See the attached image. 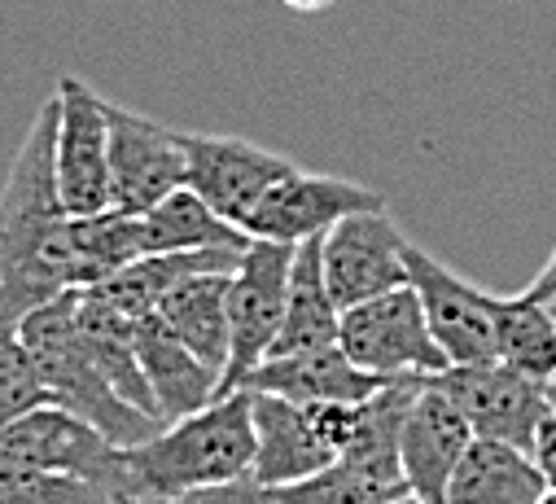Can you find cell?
Masks as SVG:
<instances>
[{
    "label": "cell",
    "mask_w": 556,
    "mask_h": 504,
    "mask_svg": "<svg viewBox=\"0 0 556 504\" xmlns=\"http://www.w3.org/2000/svg\"><path fill=\"white\" fill-rule=\"evenodd\" d=\"M407 281H412L416 294H421L430 329L443 342L452 364L500 360V338H495V303H500V294H486V290L469 286L447 264L426 255L421 245H407Z\"/></svg>",
    "instance_id": "cell-11"
},
{
    "label": "cell",
    "mask_w": 556,
    "mask_h": 504,
    "mask_svg": "<svg viewBox=\"0 0 556 504\" xmlns=\"http://www.w3.org/2000/svg\"><path fill=\"white\" fill-rule=\"evenodd\" d=\"M338 346L359 368L390 377V382L394 377H439L443 368H452L412 281L346 307L342 329H338Z\"/></svg>",
    "instance_id": "cell-6"
},
{
    "label": "cell",
    "mask_w": 556,
    "mask_h": 504,
    "mask_svg": "<svg viewBox=\"0 0 556 504\" xmlns=\"http://www.w3.org/2000/svg\"><path fill=\"white\" fill-rule=\"evenodd\" d=\"M473 439L478 434L460 413V404L443 391L439 377H426L421 391L412 395L399 430V461L412 495H421L426 504H447L452 474Z\"/></svg>",
    "instance_id": "cell-13"
},
{
    "label": "cell",
    "mask_w": 556,
    "mask_h": 504,
    "mask_svg": "<svg viewBox=\"0 0 556 504\" xmlns=\"http://www.w3.org/2000/svg\"><path fill=\"white\" fill-rule=\"evenodd\" d=\"M530 456L539 461L547 487L556 491V408L543 413V421H539V430H534V448H530Z\"/></svg>",
    "instance_id": "cell-27"
},
{
    "label": "cell",
    "mask_w": 556,
    "mask_h": 504,
    "mask_svg": "<svg viewBox=\"0 0 556 504\" xmlns=\"http://www.w3.org/2000/svg\"><path fill=\"white\" fill-rule=\"evenodd\" d=\"M71 211L58 189V92L40 101L5 189H0V307L14 320L66 294L58 281V237Z\"/></svg>",
    "instance_id": "cell-1"
},
{
    "label": "cell",
    "mask_w": 556,
    "mask_h": 504,
    "mask_svg": "<svg viewBox=\"0 0 556 504\" xmlns=\"http://www.w3.org/2000/svg\"><path fill=\"white\" fill-rule=\"evenodd\" d=\"M364 404H299L286 395L250 391L254 417V478L267 487H290L333 465L355 430Z\"/></svg>",
    "instance_id": "cell-4"
},
{
    "label": "cell",
    "mask_w": 556,
    "mask_h": 504,
    "mask_svg": "<svg viewBox=\"0 0 556 504\" xmlns=\"http://www.w3.org/2000/svg\"><path fill=\"white\" fill-rule=\"evenodd\" d=\"M526 294L530 299H539L547 312H552V320H556V277H547V273H539L530 286H526Z\"/></svg>",
    "instance_id": "cell-28"
},
{
    "label": "cell",
    "mask_w": 556,
    "mask_h": 504,
    "mask_svg": "<svg viewBox=\"0 0 556 504\" xmlns=\"http://www.w3.org/2000/svg\"><path fill=\"white\" fill-rule=\"evenodd\" d=\"M390 504H426V500H421V495H412V491H407V495H399V500H390Z\"/></svg>",
    "instance_id": "cell-31"
},
{
    "label": "cell",
    "mask_w": 556,
    "mask_h": 504,
    "mask_svg": "<svg viewBox=\"0 0 556 504\" xmlns=\"http://www.w3.org/2000/svg\"><path fill=\"white\" fill-rule=\"evenodd\" d=\"M110 114V180L114 206L127 215H146L163 198L189 185V146L185 133L105 101Z\"/></svg>",
    "instance_id": "cell-9"
},
{
    "label": "cell",
    "mask_w": 556,
    "mask_h": 504,
    "mask_svg": "<svg viewBox=\"0 0 556 504\" xmlns=\"http://www.w3.org/2000/svg\"><path fill=\"white\" fill-rule=\"evenodd\" d=\"M539 504H556V491H547V495H543V500H539Z\"/></svg>",
    "instance_id": "cell-33"
},
{
    "label": "cell",
    "mask_w": 556,
    "mask_h": 504,
    "mask_svg": "<svg viewBox=\"0 0 556 504\" xmlns=\"http://www.w3.org/2000/svg\"><path fill=\"white\" fill-rule=\"evenodd\" d=\"M0 504H136L110 482L0 461Z\"/></svg>",
    "instance_id": "cell-24"
},
{
    "label": "cell",
    "mask_w": 556,
    "mask_h": 504,
    "mask_svg": "<svg viewBox=\"0 0 556 504\" xmlns=\"http://www.w3.org/2000/svg\"><path fill=\"white\" fill-rule=\"evenodd\" d=\"M18 333H23V346L31 355V368L40 377L49 404H62L75 417L92 421L118 448H136V443H146L163 430V421H154L150 413L127 404L110 387L101 364L92 360V351L84 342V329H79L75 290H66V294L40 303L36 312H27L18 320Z\"/></svg>",
    "instance_id": "cell-3"
},
{
    "label": "cell",
    "mask_w": 556,
    "mask_h": 504,
    "mask_svg": "<svg viewBox=\"0 0 556 504\" xmlns=\"http://www.w3.org/2000/svg\"><path fill=\"white\" fill-rule=\"evenodd\" d=\"M407 237L386 215V206L355 211L338 219L320 237V264L333 303L346 312L364 299H377L386 290L407 286Z\"/></svg>",
    "instance_id": "cell-10"
},
{
    "label": "cell",
    "mask_w": 556,
    "mask_h": 504,
    "mask_svg": "<svg viewBox=\"0 0 556 504\" xmlns=\"http://www.w3.org/2000/svg\"><path fill=\"white\" fill-rule=\"evenodd\" d=\"M228 286L232 273H198L163 294L159 316L224 377L228 364Z\"/></svg>",
    "instance_id": "cell-21"
},
{
    "label": "cell",
    "mask_w": 556,
    "mask_h": 504,
    "mask_svg": "<svg viewBox=\"0 0 556 504\" xmlns=\"http://www.w3.org/2000/svg\"><path fill=\"white\" fill-rule=\"evenodd\" d=\"M543 273H547V277H556V250H552V260L543 264Z\"/></svg>",
    "instance_id": "cell-32"
},
{
    "label": "cell",
    "mask_w": 556,
    "mask_h": 504,
    "mask_svg": "<svg viewBox=\"0 0 556 504\" xmlns=\"http://www.w3.org/2000/svg\"><path fill=\"white\" fill-rule=\"evenodd\" d=\"M290 10H303V14H316V10H329L333 0H286Z\"/></svg>",
    "instance_id": "cell-29"
},
{
    "label": "cell",
    "mask_w": 556,
    "mask_h": 504,
    "mask_svg": "<svg viewBox=\"0 0 556 504\" xmlns=\"http://www.w3.org/2000/svg\"><path fill=\"white\" fill-rule=\"evenodd\" d=\"M386 206L381 193L342 180V176H307V172H290L286 180H276L263 202L254 206V215L245 219L250 237H267V241H286L299 245L307 237H325L338 219L355 215V211H372Z\"/></svg>",
    "instance_id": "cell-14"
},
{
    "label": "cell",
    "mask_w": 556,
    "mask_h": 504,
    "mask_svg": "<svg viewBox=\"0 0 556 504\" xmlns=\"http://www.w3.org/2000/svg\"><path fill=\"white\" fill-rule=\"evenodd\" d=\"M58 189L71 215L114 206L110 180V114L105 97L79 75L58 79Z\"/></svg>",
    "instance_id": "cell-8"
},
{
    "label": "cell",
    "mask_w": 556,
    "mask_h": 504,
    "mask_svg": "<svg viewBox=\"0 0 556 504\" xmlns=\"http://www.w3.org/2000/svg\"><path fill=\"white\" fill-rule=\"evenodd\" d=\"M146 250L141 215H127L118 206L97 215H71L58 237V281L62 290H88L136 264Z\"/></svg>",
    "instance_id": "cell-18"
},
{
    "label": "cell",
    "mask_w": 556,
    "mask_h": 504,
    "mask_svg": "<svg viewBox=\"0 0 556 504\" xmlns=\"http://www.w3.org/2000/svg\"><path fill=\"white\" fill-rule=\"evenodd\" d=\"M185 146H189V189H198L219 215H228L241 228L263 202V193L294 172L290 159L250 146L241 137L185 133Z\"/></svg>",
    "instance_id": "cell-15"
},
{
    "label": "cell",
    "mask_w": 556,
    "mask_h": 504,
    "mask_svg": "<svg viewBox=\"0 0 556 504\" xmlns=\"http://www.w3.org/2000/svg\"><path fill=\"white\" fill-rule=\"evenodd\" d=\"M0 461L97 478V482H110L123 495H131L127 474H123V448L62 404H36L23 417L0 426Z\"/></svg>",
    "instance_id": "cell-7"
},
{
    "label": "cell",
    "mask_w": 556,
    "mask_h": 504,
    "mask_svg": "<svg viewBox=\"0 0 556 504\" xmlns=\"http://www.w3.org/2000/svg\"><path fill=\"white\" fill-rule=\"evenodd\" d=\"M136 504H189V500H163V495H146V500H136Z\"/></svg>",
    "instance_id": "cell-30"
},
{
    "label": "cell",
    "mask_w": 556,
    "mask_h": 504,
    "mask_svg": "<svg viewBox=\"0 0 556 504\" xmlns=\"http://www.w3.org/2000/svg\"><path fill=\"white\" fill-rule=\"evenodd\" d=\"M36 404H49V395H45L40 377L31 368V355L23 346L18 320L0 307V426L23 417Z\"/></svg>",
    "instance_id": "cell-25"
},
{
    "label": "cell",
    "mask_w": 556,
    "mask_h": 504,
    "mask_svg": "<svg viewBox=\"0 0 556 504\" xmlns=\"http://www.w3.org/2000/svg\"><path fill=\"white\" fill-rule=\"evenodd\" d=\"M146 224V250H245L254 237L232 224L228 215H219L198 189H176L172 198H163L154 211L141 215Z\"/></svg>",
    "instance_id": "cell-22"
},
{
    "label": "cell",
    "mask_w": 556,
    "mask_h": 504,
    "mask_svg": "<svg viewBox=\"0 0 556 504\" xmlns=\"http://www.w3.org/2000/svg\"><path fill=\"white\" fill-rule=\"evenodd\" d=\"M547 491L552 487L526 448L504 439H473L452 474L447 504H539Z\"/></svg>",
    "instance_id": "cell-19"
},
{
    "label": "cell",
    "mask_w": 556,
    "mask_h": 504,
    "mask_svg": "<svg viewBox=\"0 0 556 504\" xmlns=\"http://www.w3.org/2000/svg\"><path fill=\"white\" fill-rule=\"evenodd\" d=\"M189 504H281V495H276V487H267L254 474H245V478H232V482H215V487L193 491Z\"/></svg>",
    "instance_id": "cell-26"
},
{
    "label": "cell",
    "mask_w": 556,
    "mask_h": 504,
    "mask_svg": "<svg viewBox=\"0 0 556 504\" xmlns=\"http://www.w3.org/2000/svg\"><path fill=\"white\" fill-rule=\"evenodd\" d=\"M439 382L460 404V413L469 417L478 439H504L526 452L534 448V430H539L543 413L552 408L547 391L504 360L452 364L439 373Z\"/></svg>",
    "instance_id": "cell-12"
},
{
    "label": "cell",
    "mask_w": 556,
    "mask_h": 504,
    "mask_svg": "<svg viewBox=\"0 0 556 504\" xmlns=\"http://www.w3.org/2000/svg\"><path fill=\"white\" fill-rule=\"evenodd\" d=\"M390 377H377L368 368H359L338 342L320 346V351H294V355H267L241 391H267V395H286L299 404H364L368 395H377Z\"/></svg>",
    "instance_id": "cell-16"
},
{
    "label": "cell",
    "mask_w": 556,
    "mask_h": 504,
    "mask_svg": "<svg viewBox=\"0 0 556 504\" xmlns=\"http://www.w3.org/2000/svg\"><path fill=\"white\" fill-rule=\"evenodd\" d=\"M294 245L254 237L228 286V364L219 377V395L241 391L245 377L271 355L276 333L286 325Z\"/></svg>",
    "instance_id": "cell-5"
},
{
    "label": "cell",
    "mask_w": 556,
    "mask_h": 504,
    "mask_svg": "<svg viewBox=\"0 0 556 504\" xmlns=\"http://www.w3.org/2000/svg\"><path fill=\"white\" fill-rule=\"evenodd\" d=\"M123 474L136 500H189L202 487L254 474L250 391H228L206 408L163 426L154 439L123 448Z\"/></svg>",
    "instance_id": "cell-2"
},
{
    "label": "cell",
    "mask_w": 556,
    "mask_h": 504,
    "mask_svg": "<svg viewBox=\"0 0 556 504\" xmlns=\"http://www.w3.org/2000/svg\"><path fill=\"white\" fill-rule=\"evenodd\" d=\"M342 329V307L329 294L325 264H320V237H307L294 245V268H290V303L286 325L276 333L271 355H294V351H320L333 346Z\"/></svg>",
    "instance_id": "cell-20"
},
{
    "label": "cell",
    "mask_w": 556,
    "mask_h": 504,
    "mask_svg": "<svg viewBox=\"0 0 556 504\" xmlns=\"http://www.w3.org/2000/svg\"><path fill=\"white\" fill-rule=\"evenodd\" d=\"M136 351H141V368H146V382L154 391L163 426L219 400V373L159 312L136 320Z\"/></svg>",
    "instance_id": "cell-17"
},
{
    "label": "cell",
    "mask_w": 556,
    "mask_h": 504,
    "mask_svg": "<svg viewBox=\"0 0 556 504\" xmlns=\"http://www.w3.org/2000/svg\"><path fill=\"white\" fill-rule=\"evenodd\" d=\"M495 338H500L504 364H513L539 387L556 382V320L539 299H530L526 290L500 299L495 303Z\"/></svg>",
    "instance_id": "cell-23"
}]
</instances>
